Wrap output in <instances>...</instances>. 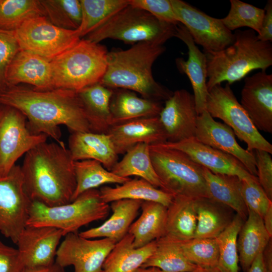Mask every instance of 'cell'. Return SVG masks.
Masks as SVG:
<instances>
[{"label":"cell","instance_id":"1","mask_svg":"<svg viewBox=\"0 0 272 272\" xmlns=\"http://www.w3.org/2000/svg\"><path fill=\"white\" fill-rule=\"evenodd\" d=\"M0 104L15 108L26 117L33 134H44L61 145L59 128L64 125L73 132H91L78 92L56 88L39 91L15 86L0 92Z\"/></svg>","mask_w":272,"mask_h":272},{"label":"cell","instance_id":"2","mask_svg":"<svg viewBox=\"0 0 272 272\" xmlns=\"http://www.w3.org/2000/svg\"><path fill=\"white\" fill-rule=\"evenodd\" d=\"M74 161L65 145L45 142L25 155L21 166L32 201L56 206L72 201L76 187Z\"/></svg>","mask_w":272,"mask_h":272},{"label":"cell","instance_id":"3","mask_svg":"<svg viewBox=\"0 0 272 272\" xmlns=\"http://www.w3.org/2000/svg\"><path fill=\"white\" fill-rule=\"evenodd\" d=\"M165 51L163 45L141 42L126 50L108 52L106 72L99 83L137 92L147 99L166 101L173 92L157 83L152 73L154 62Z\"/></svg>","mask_w":272,"mask_h":272},{"label":"cell","instance_id":"4","mask_svg":"<svg viewBox=\"0 0 272 272\" xmlns=\"http://www.w3.org/2000/svg\"><path fill=\"white\" fill-rule=\"evenodd\" d=\"M234 34L232 44L221 51L205 53L208 92L223 82L232 84L254 70L265 71L272 65L271 42L259 40L251 29L236 30Z\"/></svg>","mask_w":272,"mask_h":272},{"label":"cell","instance_id":"5","mask_svg":"<svg viewBox=\"0 0 272 272\" xmlns=\"http://www.w3.org/2000/svg\"><path fill=\"white\" fill-rule=\"evenodd\" d=\"M108 53L104 45L81 39L51 60L54 88L78 92L99 83L106 72Z\"/></svg>","mask_w":272,"mask_h":272},{"label":"cell","instance_id":"6","mask_svg":"<svg viewBox=\"0 0 272 272\" xmlns=\"http://www.w3.org/2000/svg\"><path fill=\"white\" fill-rule=\"evenodd\" d=\"M177 25L159 20L148 12L128 4L86 36L95 43L106 39L127 44L148 42L163 45L174 37Z\"/></svg>","mask_w":272,"mask_h":272},{"label":"cell","instance_id":"7","mask_svg":"<svg viewBox=\"0 0 272 272\" xmlns=\"http://www.w3.org/2000/svg\"><path fill=\"white\" fill-rule=\"evenodd\" d=\"M110 206L101 198L99 190L90 189L71 202L48 206L32 201L27 225L52 227L61 230L64 236L78 232L83 226L102 220L109 215Z\"/></svg>","mask_w":272,"mask_h":272},{"label":"cell","instance_id":"8","mask_svg":"<svg viewBox=\"0 0 272 272\" xmlns=\"http://www.w3.org/2000/svg\"><path fill=\"white\" fill-rule=\"evenodd\" d=\"M149 149L161 189L173 196L209 197L203 167L184 152L162 144L150 145Z\"/></svg>","mask_w":272,"mask_h":272},{"label":"cell","instance_id":"9","mask_svg":"<svg viewBox=\"0 0 272 272\" xmlns=\"http://www.w3.org/2000/svg\"><path fill=\"white\" fill-rule=\"evenodd\" d=\"M230 85L219 84L209 91L205 109L213 118L223 120L247 146V150L265 151L272 154V145L261 134L238 101Z\"/></svg>","mask_w":272,"mask_h":272},{"label":"cell","instance_id":"10","mask_svg":"<svg viewBox=\"0 0 272 272\" xmlns=\"http://www.w3.org/2000/svg\"><path fill=\"white\" fill-rule=\"evenodd\" d=\"M20 49L51 60L70 48L81 38L78 29L59 28L45 16L26 21L15 31Z\"/></svg>","mask_w":272,"mask_h":272},{"label":"cell","instance_id":"11","mask_svg":"<svg viewBox=\"0 0 272 272\" xmlns=\"http://www.w3.org/2000/svg\"><path fill=\"white\" fill-rule=\"evenodd\" d=\"M25 116L17 109L0 107V177L5 176L16 161L29 151L46 142L44 134H33Z\"/></svg>","mask_w":272,"mask_h":272},{"label":"cell","instance_id":"12","mask_svg":"<svg viewBox=\"0 0 272 272\" xmlns=\"http://www.w3.org/2000/svg\"><path fill=\"white\" fill-rule=\"evenodd\" d=\"M32 200L24 186L20 166L0 177V233L16 244L27 226Z\"/></svg>","mask_w":272,"mask_h":272},{"label":"cell","instance_id":"13","mask_svg":"<svg viewBox=\"0 0 272 272\" xmlns=\"http://www.w3.org/2000/svg\"><path fill=\"white\" fill-rule=\"evenodd\" d=\"M179 23L187 29L195 44L205 53L221 51L232 44L234 34L221 19L212 17L181 0H170Z\"/></svg>","mask_w":272,"mask_h":272},{"label":"cell","instance_id":"14","mask_svg":"<svg viewBox=\"0 0 272 272\" xmlns=\"http://www.w3.org/2000/svg\"><path fill=\"white\" fill-rule=\"evenodd\" d=\"M59 245L55 262L62 267L72 265L74 272H102L103 263L116 242L107 238L92 239L71 233Z\"/></svg>","mask_w":272,"mask_h":272},{"label":"cell","instance_id":"15","mask_svg":"<svg viewBox=\"0 0 272 272\" xmlns=\"http://www.w3.org/2000/svg\"><path fill=\"white\" fill-rule=\"evenodd\" d=\"M198 114L194 97L185 89L172 93L159 115L167 142L176 143L195 137Z\"/></svg>","mask_w":272,"mask_h":272},{"label":"cell","instance_id":"16","mask_svg":"<svg viewBox=\"0 0 272 272\" xmlns=\"http://www.w3.org/2000/svg\"><path fill=\"white\" fill-rule=\"evenodd\" d=\"M63 236L61 230L54 227L27 225L16 243L24 268L47 267L54 263Z\"/></svg>","mask_w":272,"mask_h":272},{"label":"cell","instance_id":"17","mask_svg":"<svg viewBox=\"0 0 272 272\" xmlns=\"http://www.w3.org/2000/svg\"><path fill=\"white\" fill-rule=\"evenodd\" d=\"M233 130L216 121L205 110L197 117L195 138L200 143L238 159L252 175L257 177L253 152L242 148L237 142Z\"/></svg>","mask_w":272,"mask_h":272},{"label":"cell","instance_id":"18","mask_svg":"<svg viewBox=\"0 0 272 272\" xmlns=\"http://www.w3.org/2000/svg\"><path fill=\"white\" fill-rule=\"evenodd\" d=\"M240 104L258 130L272 133V75L260 71L245 77Z\"/></svg>","mask_w":272,"mask_h":272},{"label":"cell","instance_id":"19","mask_svg":"<svg viewBox=\"0 0 272 272\" xmlns=\"http://www.w3.org/2000/svg\"><path fill=\"white\" fill-rule=\"evenodd\" d=\"M162 144L180 150L193 161L214 173L235 175L241 179L255 178L234 156L202 144L195 137Z\"/></svg>","mask_w":272,"mask_h":272},{"label":"cell","instance_id":"20","mask_svg":"<svg viewBox=\"0 0 272 272\" xmlns=\"http://www.w3.org/2000/svg\"><path fill=\"white\" fill-rule=\"evenodd\" d=\"M6 80L8 88L25 83L32 85L34 89L39 91L55 89L51 60L21 49L9 65Z\"/></svg>","mask_w":272,"mask_h":272},{"label":"cell","instance_id":"21","mask_svg":"<svg viewBox=\"0 0 272 272\" xmlns=\"http://www.w3.org/2000/svg\"><path fill=\"white\" fill-rule=\"evenodd\" d=\"M106 134L110 137L118 155L124 154L140 143L151 145L167 142L166 134L159 116L141 118L113 125Z\"/></svg>","mask_w":272,"mask_h":272},{"label":"cell","instance_id":"22","mask_svg":"<svg viewBox=\"0 0 272 272\" xmlns=\"http://www.w3.org/2000/svg\"><path fill=\"white\" fill-rule=\"evenodd\" d=\"M174 37L182 41L188 48V58H177L175 62L179 71L188 78L193 91L196 109L198 115L206 110L205 106L208 90L207 82V62L205 53L196 46L186 27L179 24L176 26Z\"/></svg>","mask_w":272,"mask_h":272},{"label":"cell","instance_id":"23","mask_svg":"<svg viewBox=\"0 0 272 272\" xmlns=\"http://www.w3.org/2000/svg\"><path fill=\"white\" fill-rule=\"evenodd\" d=\"M68 149L74 161L96 160L109 171L118 161V155L110 137L106 133L71 132Z\"/></svg>","mask_w":272,"mask_h":272},{"label":"cell","instance_id":"24","mask_svg":"<svg viewBox=\"0 0 272 272\" xmlns=\"http://www.w3.org/2000/svg\"><path fill=\"white\" fill-rule=\"evenodd\" d=\"M162 108L160 101L140 97L130 90L114 89L110 101L111 126L135 119L159 116Z\"/></svg>","mask_w":272,"mask_h":272},{"label":"cell","instance_id":"25","mask_svg":"<svg viewBox=\"0 0 272 272\" xmlns=\"http://www.w3.org/2000/svg\"><path fill=\"white\" fill-rule=\"evenodd\" d=\"M143 201L129 199L111 202V217L101 225L82 231L79 234L85 238H107L116 242L126 234L136 218Z\"/></svg>","mask_w":272,"mask_h":272},{"label":"cell","instance_id":"26","mask_svg":"<svg viewBox=\"0 0 272 272\" xmlns=\"http://www.w3.org/2000/svg\"><path fill=\"white\" fill-rule=\"evenodd\" d=\"M77 92L91 132L106 133L111 126L110 101L113 89L98 83Z\"/></svg>","mask_w":272,"mask_h":272},{"label":"cell","instance_id":"27","mask_svg":"<svg viewBox=\"0 0 272 272\" xmlns=\"http://www.w3.org/2000/svg\"><path fill=\"white\" fill-rule=\"evenodd\" d=\"M209 198L230 208L245 221L248 209L241 194V179L235 175L214 173L203 167Z\"/></svg>","mask_w":272,"mask_h":272},{"label":"cell","instance_id":"28","mask_svg":"<svg viewBox=\"0 0 272 272\" xmlns=\"http://www.w3.org/2000/svg\"><path fill=\"white\" fill-rule=\"evenodd\" d=\"M271 239L266 232L263 219L248 209V216L239 232L237 248L239 262L247 272L256 256L263 252Z\"/></svg>","mask_w":272,"mask_h":272},{"label":"cell","instance_id":"29","mask_svg":"<svg viewBox=\"0 0 272 272\" xmlns=\"http://www.w3.org/2000/svg\"><path fill=\"white\" fill-rule=\"evenodd\" d=\"M133 237L126 234L117 242L107 256L102 272H134L154 252L156 240L139 248L133 246Z\"/></svg>","mask_w":272,"mask_h":272},{"label":"cell","instance_id":"30","mask_svg":"<svg viewBox=\"0 0 272 272\" xmlns=\"http://www.w3.org/2000/svg\"><path fill=\"white\" fill-rule=\"evenodd\" d=\"M167 208L159 202H143L141 215L132 223L128 231L133 237L134 247L144 246L165 235Z\"/></svg>","mask_w":272,"mask_h":272},{"label":"cell","instance_id":"31","mask_svg":"<svg viewBox=\"0 0 272 272\" xmlns=\"http://www.w3.org/2000/svg\"><path fill=\"white\" fill-rule=\"evenodd\" d=\"M196 226L194 238H216L230 224L232 210L209 197L194 199Z\"/></svg>","mask_w":272,"mask_h":272},{"label":"cell","instance_id":"32","mask_svg":"<svg viewBox=\"0 0 272 272\" xmlns=\"http://www.w3.org/2000/svg\"><path fill=\"white\" fill-rule=\"evenodd\" d=\"M99 191L101 198L107 203L117 200L129 199L157 202L167 208L174 197L142 178L130 179L115 187L103 186Z\"/></svg>","mask_w":272,"mask_h":272},{"label":"cell","instance_id":"33","mask_svg":"<svg viewBox=\"0 0 272 272\" xmlns=\"http://www.w3.org/2000/svg\"><path fill=\"white\" fill-rule=\"evenodd\" d=\"M194 199L176 196L167 208L164 236L177 241L193 238L196 226Z\"/></svg>","mask_w":272,"mask_h":272},{"label":"cell","instance_id":"34","mask_svg":"<svg viewBox=\"0 0 272 272\" xmlns=\"http://www.w3.org/2000/svg\"><path fill=\"white\" fill-rule=\"evenodd\" d=\"M149 146L146 143H140L131 147L110 171L124 178L139 177L161 189V184L151 161Z\"/></svg>","mask_w":272,"mask_h":272},{"label":"cell","instance_id":"35","mask_svg":"<svg viewBox=\"0 0 272 272\" xmlns=\"http://www.w3.org/2000/svg\"><path fill=\"white\" fill-rule=\"evenodd\" d=\"M142 267H157L163 272H190L199 267L183 254L177 241L164 236L156 240L155 249Z\"/></svg>","mask_w":272,"mask_h":272},{"label":"cell","instance_id":"36","mask_svg":"<svg viewBox=\"0 0 272 272\" xmlns=\"http://www.w3.org/2000/svg\"><path fill=\"white\" fill-rule=\"evenodd\" d=\"M74 169L76 187L72 201L86 191L108 183L121 184L131 179L117 176L94 160L75 161Z\"/></svg>","mask_w":272,"mask_h":272},{"label":"cell","instance_id":"37","mask_svg":"<svg viewBox=\"0 0 272 272\" xmlns=\"http://www.w3.org/2000/svg\"><path fill=\"white\" fill-rule=\"evenodd\" d=\"M80 1L82 20L78 29L81 39L129 3V0Z\"/></svg>","mask_w":272,"mask_h":272},{"label":"cell","instance_id":"38","mask_svg":"<svg viewBox=\"0 0 272 272\" xmlns=\"http://www.w3.org/2000/svg\"><path fill=\"white\" fill-rule=\"evenodd\" d=\"M45 16L39 0H0V29L15 31L27 20Z\"/></svg>","mask_w":272,"mask_h":272},{"label":"cell","instance_id":"39","mask_svg":"<svg viewBox=\"0 0 272 272\" xmlns=\"http://www.w3.org/2000/svg\"><path fill=\"white\" fill-rule=\"evenodd\" d=\"M244 222L236 214L230 224L216 238L219 248L217 267L221 272H239L237 238Z\"/></svg>","mask_w":272,"mask_h":272},{"label":"cell","instance_id":"40","mask_svg":"<svg viewBox=\"0 0 272 272\" xmlns=\"http://www.w3.org/2000/svg\"><path fill=\"white\" fill-rule=\"evenodd\" d=\"M45 17L54 25L64 29L76 30L82 20L80 0H39Z\"/></svg>","mask_w":272,"mask_h":272},{"label":"cell","instance_id":"41","mask_svg":"<svg viewBox=\"0 0 272 272\" xmlns=\"http://www.w3.org/2000/svg\"><path fill=\"white\" fill-rule=\"evenodd\" d=\"M177 242L185 257L193 264L202 268L218 266L219 248L216 238H193Z\"/></svg>","mask_w":272,"mask_h":272},{"label":"cell","instance_id":"42","mask_svg":"<svg viewBox=\"0 0 272 272\" xmlns=\"http://www.w3.org/2000/svg\"><path fill=\"white\" fill-rule=\"evenodd\" d=\"M228 15L221 19L224 25L232 31L247 27L257 34L261 29L264 10L239 0H230Z\"/></svg>","mask_w":272,"mask_h":272},{"label":"cell","instance_id":"43","mask_svg":"<svg viewBox=\"0 0 272 272\" xmlns=\"http://www.w3.org/2000/svg\"><path fill=\"white\" fill-rule=\"evenodd\" d=\"M241 194L247 209L253 211L263 219L272 206V200L267 196L257 177L241 179Z\"/></svg>","mask_w":272,"mask_h":272},{"label":"cell","instance_id":"44","mask_svg":"<svg viewBox=\"0 0 272 272\" xmlns=\"http://www.w3.org/2000/svg\"><path fill=\"white\" fill-rule=\"evenodd\" d=\"M19 50L15 31L0 29V92L8 89L6 80L7 69Z\"/></svg>","mask_w":272,"mask_h":272},{"label":"cell","instance_id":"45","mask_svg":"<svg viewBox=\"0 0 272 272\" xmlns=\"http://www.w3.org/2000/svg\"><path fill=\"white\" fill-rule=\"evenodd\" d=\"M129 4L145 10L162 21L174 25L180 24L170 0H129Z\"/></svg>","mask_w":272,"mask_h":272},{"label":"cell","instance_id":"46","mask_svg":"<svg viewBox=\"0 0 272 272\" xmlns=\"http://www.w3.org/2000/svg\"><path fill=\"white\" fill-rule=\"evenodd\" d=\"M255 160L257 178L268 198L272 200V159L269 153L260 150L252 151Z\"/></svg>","mask_w":272,"mask_h":272},{"label":"cell","instance_id":"47","mask_svg":"<svg viewBox=\"0 0 272 272\" xmlns=\"http://www.w3.org/2000/svg\"><path fill=\"white\" fill-rule=\"evenodd\" d=\"M24 268L18 249L0 240V272H22Z\"/></svg>","mask_w":272,"mask_h":272},{"label":"cell","instance_id":"48","mask_svg":"<svg viewBox=\"0 0 272 272\" xmlns=\"http://www.w3.org/2000/svg\"><path fill=\"white\" fill-rule=\"evenodd\" d=\"M264 15L257 38L262 41L272 42V1L267 2L264 9Z\"/></svg>","mask_w":272,"mask_h":272},{"label":"cell","instance_id":"49","mask_svg":"<svg viewBox=\"0 0 272 272\" xmlns=\"http://www.w3.org/2000/svg\"><path fill=\"white\" fill-rule=\"evenodd\" d=\"M263 260L264 265L268 272H272V244L271 239L262 252Z\"/></svg>","mask_w":272,"mask_h":272},{"label":"cell","instance_id":"50","mask_svg":"<svg viewBox=\"0 0 272 272\" xmlns=\"http://www.w3.org/2000/svg\"><path fill=\"white\" fill-rule=\"evenodd\" d=\"M63 268L55 262L53 264L47 267L24 268L22 272H64Z\"/></svg>","mask_w":272,"mask_h":272},{"label":"cell","instance_id":"51","mask_svg":"<svg viewBox=\"0 0 272 272\" xmlns=\"http://www.w3.org/2000/svg\"><path fill=\"white\" fill-rule=\"evenodd\" d=\"M247 272H268L263 262L262 253L256 256Z\"/></svg>","mask_w":272,"mask_h":272},{"label":"cell","instance_id":"52","mask_svg":"<svg viewBox=\"0 0 272 272\" xmlns=\"http://www.w3.org/2000/svg\"><path fill=\"white\" fill-rule=\"evenodd\" d=\"M264 228L269 236L272 237V206L268 209L263 218Z\"/></svg>","mask_w":272,"mask_h":272},{"label":"cell","instance_id":"53","mask_svg":"<svg viewBox=\"0 0 272 272\" xmlns=\"http://www.w3.org/2000/svg\"><path fill=\"white\" fill-rule=\"evenodd\" d=\"M190 272H221L220 269L217 267L215 268H202L198 267L194 270Z\"/></svg>","mask_w":272,"mask_h":272},{"label":"cell","instance_id":"54","mask_svg":"<svg viewBox=\"0 0 272 272\" xmlns=\"http://www.w3.org/2000/svg\"><path fill=\"white\" fill-rule=\"evenodd\" d=\"M134 272H163L160 269L154 267H140Z\"/></svg>","mask_w":272,"mask_h":272},{"label":"cell","instance_id":"55","mask_svg":"<svg viewBox=\"0 0 272 272\" xmlns=\"http://www.w3.org/2000/svg\"><path fill=\"white\" fill-rule=\"evenodd\" d=\"M1 105L0 104V107H1Z\"/></svg>","mask_w":272,"mask_h":272}]
</instances>
